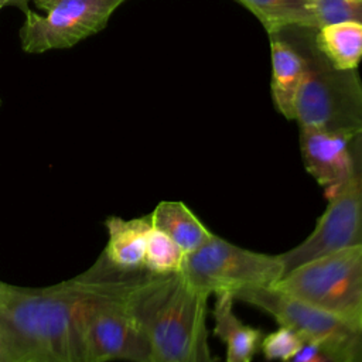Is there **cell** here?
Segmentation results:
<instances>
[{"mask_svg": "<svg viewBox=\"0 0 362 362\" xmlns=\"http://www.w3.org/2000/svg\"><path fill=\"white\" fill-rule=\"evenodd\" d=\"M272 315L280 325L294 329L304 342L314 345L327 362H362V327L331 313L301 303L276 287L246 288L233 294Z\"/></svg>", "mask_w": 362, "mask_h": 362, "instance_id": "7", "label": "cell"}, {"mask_svg": "<svg viewBox=\"0 0 362 362\" xmlns=\"http://www.w3.org/2000/svg\"><path fill=\"white\" fill-rule=\"evenodd\" d=\"M28 1H31V0H0V4L3 7H6V6H16L20 10L25 11V10H28Z\"/></svg>", "mask_w": 362, "mask_h": 362, "instance_id": "22", "label": "cell"}, {"mask_svg": "<svg viewBox=\"0 0 362 362\" xmlns=\"http://www.w3.org/2000/svg\"><path fill=\"white\" fill-rule=\"evenodd\" d=\"M185 259L184 250L164 232L151 228L147 239L143 269L154 274L178 273Z\"/></svg>", "mask_w": 362, "mask_h": 362, "instance_id": "17", "label": "cell"}, {"mask_svg": "<svg viewBox=\"0 0 362 362\" xmlns=\"http://www.w3.org/2000/svg\"><path fill=\"white\" fill-rule=\"evenodd\" d=\"M246 7L273 34L288 25L315 27L311 0H235Z\"/></svg>", "mask_w": 362, "mask_h": 362, "instance_id": "16", "label": "cell"}, {"mask_svg": "<svg viewBox=\"0 0 362 362\" xmlns=\"http://www.w3.org/2000/svg\"><path fill=\"white\" fill-rule=\"evenodd\" d=\"M181 276L198 291L211 296L274 287L284 274L280 255L240 247L212 233L198 249L185 255Z\"/></svg>", "mask_w": 362, "mask_h": 362, "instance_id": "6", "label": "cell"}, {"mask_svg": "<svg viewBox=\"0 0 362 362\" xmlns=\"http://www.w3.org/2000/svg\"><path fill=\"white\" fill-rule=\"evenodd\" d=\"M274 287L362 327V243L310 259L286 272Z\"/></svg>", "mask_w": 362, "mask_h": 362, "instance_id": "5", "label": "cell"}, {"mask_svg": "<svg viewBox=\"0 0 362 362\" xmlns=\"http://www.w3.org/2000/svg\"><path fill=\"white\" fill-rule=\"evenodd\" d=\"M272 51V98L276 109L294 120L296 100L304 76L300 54L277 35H269Z\"/></svg>", "mask_w": 362, "mask_h": 362, "instance_id": "13", "label": "cell"}, {"mask_svg": "<svg viewBox=\"0 0 362 362\" xmlns=\"http://www.w3.org/2000/svg\"><path fill=\"white\" fill-rule=\"evenodd\" d=\"M45 11H24L20 44L24 52L65 49L102 31L115 10L126 0H31Z\"/></svg>", "mask_w": 362, "mask_h": 362, "instance_id": "8", "label": "cell"}, {"mask_svg": "<svg viewBox=\"0 0 362 362\" xmlns=\"http://www.w3.org/2000/svg\"><path fill=\"white\" fill-rule=\"evenodd\" d=\"M300 153L307 173L324 189L327 199L332 198L352 170L351 136L298 126Z\"/></svg>", "mask_w": 362, "mask_h": 362, "instance_id": "10", "label": "cell"}, {"mask_svg": "<svg viewBox=\"0 0 362 362\" xmlns=\"http://www.w3.org/2000/svg\"><path fill=\"white\" fill-rule=\"evenodd\" d=\"M153 228L168 235L184 253L198 249L212 232L181 201H163L148 215Z\"/></svg>", "mask_w": 362, "mask_h": 362, "instance_id": "14", "label": "cell"}, {"mask_svg": "<svg viewBox=\"0 0 362 362\" xmlns=\"http://www.w3.org/2000/svg\"><path fill=\"white\" fill-rule=\"evenodd\" d=\"M317 28L331 23L362 24V0H311Z\"/></svg>", "mask_w": 362, "mask_h": 362, "instance_id": "18", "label": "cell"}, {"mask_svg": "<svg viewBox=\"0 0 362 362\" xmlns=\"http://www.w3.org/2000/svg\"><path fill=\"white\" fill-rule=\"evenodd\" d=\"M0 362H24L14 344L0 325Z\"/></svg>", "mask_w": 362, "mask_h": 362, "instance_id": "20", "label": "cell"}, {"mask_svg": "<svg viewBox=\"0 0 362 362\" xmlns=\"http://www.w3.org/2000/svg\"><path fill=\"white\" fill-rule=\"evenodd\" d=\"M303 338L290 327L280 325L279 329L263 335L260 349L266 361H288L301 346Z\"/></svg>", "mask_w": 362, "mask_h": 362, "instance_id": "19", "label": "cell"}, {"mask_svg": "<svg viewBox=\"0 0 362 362\" xmlns=\"http://www.w3.org/2000/svg\"><path fill=\"white\" fill-rule=\"evenodd\" d=\"M105 226L107 243L102 255L106 260L120 270H141L148 233L153 228L150 216L133 219L109 216Z\"/></svg>", "mask_w": 362, "mask_h": 362, "instance_id": "11", "label": "cell"}, {"mask_svg": "<svg viewBox=\"0 0 362 362\" xmlns=\"http://www.w3.org/2000/svg\"><path fill=\"white\" fill-rule=\"evenodd\" d=\"M82 277L48 287L10 286L0 325L24 362H89L81 328Z\"/></svg>", "mask_w": 362, "mask_h": 362, "instance_id": "2", "label": "cell"}, {"mask_svg": "<svg viewBox=\"0 0 362 362\" xmlns=\"http://www.w3.org/2000/svg\"><path fill=\"white\" fill-rule=\"evenodd\" d=\"M0 8H3V6H1V4H0Z\"/></svg>", "mask_w": 362, "mask_h": 362, "instance_id": "25", "label": "cell"}, {"mask_svg": "<svg viewBox=\"0 0 362 362\" xmlns=\"http://www.w3.org/2000/svg\"><path fill=\"white\" fill-rule=\"evenodd\" d=\"M286 362H327V359L314 345L304 342L303 346Z\"/></svg>", "mask_w": 362, "mask_h": 362, "instance_id": "21", "label": "cell"}, {"mask_svg": "<svg viewBox=\"0 0 362 362\" xmlns=\"http://www.w3.org/2000/svg\"><path fill=\"white\" fill-rule=\"evenodd\" d=\"M351 174L339 191L328 199L314 229L303 242L280 253L284 273L324 253L362 243V132L351 136Z\"/></svg>", "mask_w": 362, "mask_h": 362, "instance_id": "9", "label": "cell"}, {"mask_svg": "<svg viewBox=\"0 0 362 362\" xmlns=\"http://www.w3.org/2000/svg\"><path fill=\"white\" fill-rule=\"evenodd\" d=\"M315 27L288 25L273 34L301 57L304 76L296 100L298 126L355 134L362 132V81L358 69L335 66L318 48Z\"/></svg>", "mask_w": 362, "mask_h": 362, "instance_id": "3", "label": "cell"}, {"mask_svg": "<svg viewBox=\"0 0 362 362\" xmlns=\"http://www.w3.org/2000/svg\"><path fill=\"white\" fill-rule=\"evenodd\" d=\"M0 106H1V99H0Z\"/></svg>", "mask_w": 362, "mask_h": 362, "instance_id": "24", "label": "cell"}, {"mask_svg": "<svg viewBox=\"0 0 362 362\" xmlns=\"http://www.w3.org/2000/svg\"><path fill=\"white\" fill-rule=\"evenodd\" d=\"M208 298L181 273L132 272L126 303L147 339L150 362H215L208 344Z\"/></svg>", "mask_w": 362, "mask_h": 362, "instance_id": "1", "label": "cell"}, {"mask_svg": "<svg viewBox=\"0 0 362 362\" xmlns=\"http://www.w3.org/2000/svg\"><path fill=\"white\" fill-rule=\"evenodd\" d=\"M8 287H10V284H7V283H4V281L0 280V304H1L3 300H4V297H6L7 291H8Z\"/></svg>", "mask_w": 362, "mask_h": 362, "instance_id": "23", "label": "cell"}, {"mask_svg": "<svg viewBox=\"0 0 362 362\" xmlns=\"http://www.w3.org/2000/svg\"><path fill=\"white\" fill-rule=\"evenodd\" d=\"M235 298L230 293L215 294L212 308L214 334L225 344V362H252L263 332L257 328L246 325L233 311Z\"/></svg>", "mask_w": 362, "mask_h": 362, "instance_id": "12", "label": "cell"}, {"mask_svg": "<svg viewBox=\"0 0 362 362\" xmlns=\"http://www.w3.org/2000/svg\"><path fill=\"white\" fill-rule=\"evenodd\" d=\"M130 274L103 255L81 274V328L89 362H150L147 339L126 303Z\"/></svg>", "mask_w": 362, "mask_h": 362, "instance_id": "4", "label": "cell"}, {"mask_svg": "<svg viewBox=\"0 0 362 362\" xmlns=\"http://www.w3.org/2000/svg\"><path fill=\"white\" fill-rule=\"evenodd\" d=\"M315 41L324 55L341 69H358L362 61V24L341 21L317 28Z\"/></svg>", "mask_w": 362, "mask_h": 362, "instance_id": "15", "label": "cell"}]
</instances>
